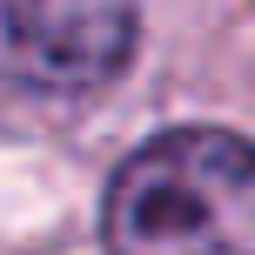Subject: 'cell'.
<instances>
[{
    "label": "cell",
    "instance_id": "obj_1",
    "mask_svg": "<svg viewBox=\"0 0 255 255\" xmlns=\"http://www.w3.org/2000/svg\"><path fill=\"white\" fill-rule=\"evenodd\" d=\"M108 255H255V148L222 128H168L115 168Z\"/></svg>",
    "mask_w": 255,
    "mask_h": 255
},
{
    "label": "cell",
    "instance_id": "obj_2",
    "mask_svg": "<svg viewBox=\"0 0 255 255\" xmlns=\"http://www.w3.org/2000/svg\"><path fill=\"white\" fill-rule=\"evenodd\" d=\"M134 54V0H0V81L88 94Z\"/></svg>",
    "mask_w": 255,
    "mask_h": 255
}]
</instances>
